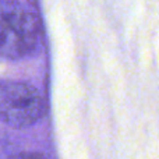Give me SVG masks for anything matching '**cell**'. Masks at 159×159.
I'll return each mask as SVG.
<instances>
[{
  "mask_svg": "<svg viewBox=\"0 0 159 159\" xmlns=\"http://www.w3.org/2000/svg\"><path fill=\"white\" fill-rule=\"evenodd\" d=\"M46 112L45 99L34 85L0 81V121L13 129H28Z\"/></svg>",
  "mask_w": 159,
  "mask_h": 159,
  "instance_id": "cell-2",
  "label": "cell"
},
{
  "mask_svg": "<svg viewBox=\"0 0 159 159\" xmlns=\"http://www.w3.org/2000/svg\"><path fill=\"white\" fill-rule=\"evenodd\" d=\"M39 42L35 16L14 2L0 3V55L11 60L31 56Z\"/></svg>",
  "mask_w": 159,
  "mask_h": 159,
  "instance_id": "cell-1",
  "label": "cell"
},
{
  "mask_svg": "<svg viewBox=\"0 0 159 159\" xmlns=\"http://www.w3.org/2000/svg\"><path fill=\"white\" fill-rule=\"evenodd\" d=\"M8 159H46L43 154H39V152H20V154H16L13 157H10Z\"/></svg>",
  "mask_w": 159,
  "mask_h": 159,
  "instance_id": "cell-3",
  "label": "cell"
}]
</instances>
